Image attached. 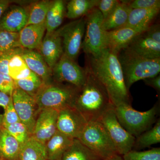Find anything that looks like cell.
<instances>
[{
	"mask_svg": "<svg viewBox=\"0 0 160 160\" xmlns=\"http://www.w3.org/2000/svg\"><path fill=\"white\" fill-rule=\"evenodd\" d=\"M131 9L127 1H120L111 14L103 20L102 25L103 30L111 31L126 26Z\"/></svg>",
	"mask_w": 160,
	"mask_h": 160,
	"instance_id": "21",
	"label": "cell"
},
{
	"mask_svg": "<svg viewBox=\"0 0 160 160\" xmlns=\"http://www.w3.org/2000/svg\"><path fill=\"white\" fill-rule=\"evenodd\" d=\"M98 0H71L66 7V17L71 19L86 16L97 7Z\"/></svg>",
	"mask_w": 160,
	"mask_h": 160,
	"instance_id": "26",
	"label": "cell"
},
{
	"mask_svg": "<svg viewBox=\"0 0 160 160\" xmlns=\"http://www.w3.org/2000/svg\"><path fill=\"white\" fill-rule=\"evenodd\" d=\"M12 102L20 121L32 136L36 121L39 113L35 99L16 86L12 95Z\"/></svg>",
	"mask_w": 160,
	"mask_h": 160,
	"instance_id": "11",
	"label": "cell"
},
{
	"mask_svg": "<svg viewBox=\"0 0 160 160\" xmlns=\"http://www.w3.org/2000/svg\"><path fill=\"white\" fill-rule=\"evenodd\" d=\"M14 82L16 87L34 98L44 85L42 80L32 71L27 78L14 81Z\"/></svg>",
	"mask_w": 160,
	"mask_h": 160,
	"instance_id": "31",
	"label": "cell"
},
{
	"mask_svg": "<svg viewBox=\"0 0 160 160\" xmlns=\"http://www.w3.org/2000/svg\"><path fill=\"white\" fill-rule=\"evenodd\" d=\"M18 122H21L15 109L11 96L3 118L2 127Z\"/></svg>",
	"mask_w": 160,
	"mask_h": 160,
	"instance_id": "38",
	"label": "cell"
},
{
	"mask_svg": "<svg viewBox=\"0 0 160 160\" xmlns=\"http://www.w3.org/2000/svg\"><path fill=\"white\" fill-rule=\"evenodd\" d=\"M19 160H48L46 145L31 136L27 142L21 145Z\"/></svg>",
	"mask_w": 160,
	"mask_h": 160,
	"instance_id": "24",
	"label": "cell"
},
{
	"mask_svg": "<svg viewBox=\"0 0 160 160\" xmlns=\"http://www.w3.org/2000/svg\"><path fill=\"white\" fill-rule=\"evenodd\" d=\"M61 160H102L78 139H74Z\"/></svg>",
	"mask_w": 160,
	"mask_h": 160,
	"instance_id": "27",
	"label": "cell"
},
{
	"mask_svg": "<svg viewBox=\"0 0 160 160\" xmlns=\"http://www.w3.org/2000/svg\"><path fill=\"white\" fill-rule=\"evenodd\" d=\"M80 89L72 85L62 83L44 85L36 96L39 111L45 109L59 110L75 107Z\"/></svg>",
	"mask_w": 160,
	"mask_h": 160,
	"instance_id": "4",
	"label": "cell"
},
{
	"mask_svg": "<svg viewBox=\"0 0 160 160\" xmlns=\"http://www.w3.org/2000/svg\"><path fill=\"white\" fill-rule=\"evenodd\" d=\"M106 160H123L122 157L120 155L117 154L112 156L111 157L107 159Z\"/></svg>",
	"mask_w": 160,
	"mask_h": 160,
	"instance_id": "44",
	"label": "cell"
},
{
	"mask_svg": "<svg viewBox=\"0 0 160 160\" xmlns=\"http://www.w3.org/2000/svg\"><path fill=\"white\" fill-rule=\"evenodd\" d=\"M87 73L86 68L80 67L64 53L52 69V78L57 82H66L80 89L85 85Z\"/></svg>",
	"mask_w": 160,
	"mask_h": 160,
	"instance_id": "10",
	"label": "cell"
},
{
	"mask_svg": "<svg viewBox=\"0 0 160 160\" xmlns=\"http://www.w3.org/2000/svg\"><path fill=\"white\" fill-rule=\"evenodd\" d=\"M132 9L160 8V0H133L127 1Z\"/></svg>",
	"mask_w": 160,
	"mask_h": 160,
	"instance_id": "36",
	"label": "cell"
},
{
	"mask_svg": "<svg viewBox=\"0 0 160 160\" xmlns=\"http://www.w3.org/2000/svg\"><path fill=\"white\" fill-rule=\"evenodd\" d=\"M38 49L39 53L52 70L64 54L62 41L57 31L46 33Z\"/></svg>",
	"mask_w": 160,
	"mask_h": 160,
	"instance_id": "15",
	"label": "cell"
},
{
	"mask_svg": "<svg viewBox=\"0 0 160 160\" xmlns=\"http://www.w3.org/2000/svg\"><path fill=\"white\" fill-rule=\"evenodd\" d=\"M11 97L0 91V128L2 127L3 118Z\"/></svg>",
	"mask_w": 160,
	"mask_h": 160,
	"instance_id": "40",
	"label": "cell"
},
{
	"mask_svg": "<svg viewBox=\"0 0 160 160\" xmlns=\"http://www.w3.org/2000/svg\"><path fill=\"white\" fill-rule=\"evenodd\" d=\"M144 32L128 26L109 31H105V45L107 49L118 54L127 48L138 36Z\"/></svg>",
	"mask_w": 160,
	"mask_h": 160,
	"instance_id": "14",
	"label": "cell"
},
{
	"mask_svg": "<svg viewBox=\"0 0 160 160\" xmlns=\"http://www.w3.org/2000/svg\"><path fill=\"white\" fill-rule=\"evenodd\" d=\"M146 35L153 41L160 43V27L159 24H152L145 32Z\"/></svg>",
	"mask_w": 160,
	"mask_h": 160,
	"instance_id": "41",
	"label": "cell"
},
{
	"mask_svg": "<svg viewBox=\"0 0 160 160\" xmlns=\"http://www.w3.org/2000/svg\"><path fill=\"white\" fill-rule=\"evenodd\" d=\"M124 160H160V148L146 151L131 150L122 156Z\"/></svg>",
	"mask_w": 160,
	"mask_h": 160,
	"instance_id": "33",
	"label": "cell"
},
{
	"mask_svg": "<svg viewBox=\"0 0 160 160\" xmlns=\"http://www.w3.org/2000/svg\"><path fill=\"white\" fill-rule=\"evenodd\" d=\"M20 55L25 61L29 69L42 80L44 85L51 84L52 70L49 68L39 52L33 50L23 49Z\"/></svg>",
	"mask_w": 160,
	"mask_h": 160,
	"instance_id": "16",
	"label": "cell"
},
{
	"mask_svg": "<svg viewBox=\"0 0 160 160\" xmlns=\"http://www.w3.org/2000/svg\"><path fill=\"white\" fill-rule=\"evenodd\" d=\"M51 3V1L47 0L34 3L30 8L29 13H28V22L26 26L44 22Z\"/></svg>",
	"mask_w": 160,
	"mask_h": 160,
	"instance_id": "30",
	"label": "cell"
},
{
	"mask_svg": "<svg viewBox=\"0 0 160 160\" xmlns=\"http://www.w3.org/2000/svg\"><path fill=\"white\" fill-rule=\"evenodd\" d=\"M88 122L75 107H68L58 111L57 129L72 139H78Z\"/></svg>",
	"mask_w": 160,
	"mask_h": 160,
	"instance_id": "12",
	"label": "cell"
},
{
	"mask_svg": "<svg viewBox=\"0 0 160 160\" xmlns=\"http://www.w3.org/2000/svg\"><path fill=\"white\" fill-rule=\"evenodd\" d=\"M2 53V52H0V54H1V53Z\"/></svg>",
	"mask_w": 160,
	"mask_h": 160,
	"instance_id": "45",
	"label": "cell"
},
{
	"mask_svg": "<svg viewBox=\"0 0 160 160\" xmlns=\"http://www.w3.org/2000/svg\"><path fill=\"white\" fill-rule=\"evenodd\" d=\"M86 24V17H84L57 30L62 38L64 54L74 61L82 48Z\"/></svg>",
	"mask_w": 160,
	"mask_h": 160,
	"instance_id": "9",
	"label": "cell"
},
{
	"mask_svg": "<svg viewBox=\"0 0 160 160\" xmlns=\"http://www.w3.org/2000/svg\"><path fill=\"white\" fill-rule=\"evenodd\" d=\"M114 109L120 124L137 138L151 128L156 122L159 108L158 105H155L147 111L141 112L132 108L131 104H124L114 107Z\"/></svg>",
	"mask_w": 160,
	"mask_h": 160,
	"instance_id": "5",
	"label": "cell"
},
{
	"mask_svg": "<svg viewBox=\"0 0 160 160\" xmlns=\"http://www.w3.org/2000/svg\"><path fill=\"white\" fill-rule=\"evenodd\" d=\"M118 0H98L97 8L102 13L103 20L109 16L119 3Z\"/></svg>",
	"mask_w": 160,
	"mask_h": 160,
	"instance_id": "35",
	"label": "cell"
},
{
	"mask_svg": "<svg viewBox=\"0 0 160 160\" xmlns=\"http://www.w3.org/2000/svg\"><path fill=\"white\" fill-rule=\"evenodd\" d=\"M15 88L14 81L9 74L0 72V91L11 96Z\"/></svg>",
	"mask_w": 160,
	"mask_h": 160,
	"instance_id": "37",
	"label": "cell"
},
{
	"mask_svg": "<svg viewBox=\"0 0 160 160\" xmlns=\"http://www.w3.org/2000/svg\"><path fill=\"white\" fill-rule=\"evenodd\" d=\"M2 127L17 140L21 145L27 142L32 136L28 128L22 122L6 125Z\"/></svg>",
	"mask_w": 160,
	"mask_h": 160,
	"instance_id": "34",
	"label": "cell"
},
{
	"mask_svg": "<svg viewBox=\"0 0 160 160\" xmlns=\"http://www.w3.org/2000/svg\"><path fill=\"white\" fill-rule=\"evenodd\" d=\"M23 48L12 49L9 51L2 52L0 54V72L8 74V65L9 61L15 54L19 53Z\"/></svg>",
	"mask_w": 160,
	"mask_h": 160,
	"instance_id": "39",
	"label": "cell"
},
{
	"mask_svg": "<svg viewBox=\"0 0 160 160\" xmlns=\"http://www.w3.org/2000/svg\"><path fill=\"white\" fill-rule=\"evenodd\" d=\"M114 107L108 110L99 121L102 124L121 156L132 150L136 138L130 134L119 122Z\"/></svg>",
	"mask_w": 160,
	"mask_h": 160,
	"instance_id": "8",
	"label": "cell"
},
{
	"mask_svg": "<svg viewBox=\"0 0 160 160\" xmlns=\"http://www.w3.org/2000/svg\"><path fill=\"white\" fill-rule=\"evenodd\" d=\"M0 160H3L2 159H0Z\"/></svg>",
	"mask_w": 160,
	"mask_h": 160,
	"instance_id": "46",
	"label": "cell"
},
{
	"mask_svg": "<svg viewBox=\"0 0 160 160\" xmlns=\"http://www.w3.org/2000/svg\"><path fill=\"white\" fill-rule=\"evenodd\" d=\"M11 2L8 0H0V20L4 12L10 6Z\"/></svg>",
	"mask_w": 160,
	"mask_h": 160,
	"instance_id": "43",
	"label": "cell"
},
{
	"mask_svg": "<svg viewBox=\"0 0 160 160\" xmlns=\"http://www.w3.org/2000/svg\"><path fill=\"white\" fill-rule=\"evenodd\" d=\"M21 144L3 127L0 128V159L18 160Z\"/></svg>",
	"mask_w": 160,
	"mask_h": 160,
	"instance_id": "23",
	"label": "cell"
},
{
	"mask_svg": "<svg viewBox=\"0 0 160 160\" xmlns=\"http://www.w3.org/2000/svg\"><path fill=\"white\" fill-rule=\"evenodd\" d=\"M118 57L125 85L129 91L136 82L159 74L160 58L151 59L142 57L128 48L120 51Z\"/></svg>",
	"mask_w": 160,
	"mask_h": 160,
	"instance_id": "3",
	"label": "cell"
},
{
	"mask_svg": "<svg viewBox=\"0 0 160 160\" xmlns=\"http://www.w3.org/2000/svg\"><path fill=\"white\" fill-rule=\"evenodd\" d=\"M46 31L45 21L41 24L26 26L19 32L21 47L29 50L38 49Z\"/></svg>",
	"mask_w": 160,
	"mask_h": 160,
	"instance_id": "18",
	"label": "cell"
},
{
	"mask_svg": "<svg viewBox=\"0 0 160 160\" xmlns=\"http://www.w3.org/2000/svg\"><path fill=\"white\" fill-rule=\"evenodd\" d=\"M73 140L57 130L45 145L48 160H61Z\"/></svg>",
	"mask_w": 160,
	"mask_h": 160,
	"instance_id": "22",
	"label": "cell"
},
{
	"mask_svg": "<svg viewBox=\"0 0 160 160\" xmlns=\"http://www.w3.org/2000/svg\"><path fill=\"white\" fill-rule=\"evenodd\" d=\"M86 29L82 48L86 55L95 56L106 49L103 18L97 7L86 16Z\"/></svg>",
	"mask_w": 160,
	"mask_h": 160,
	"instance_id": "7",
	"label": "cell"
},
{
	"mask_svg": "<svg viewBox=\"0 0 160 160\" xmlns=\"http://www.w3.org/2000/svg\"><path fill=\"white\" fill-rule=\"evenodd\" d=\"M66 13L64 1L55 0L51 2L45 20L46 33H52L57 30L62 23Z\"/></svg>",
	"mask_w": 160,
	"mask_h": 160,
	"instance_id": "25",
	"label": "cell"
},
{
	"mask_svg": "<svg viewBox=\"0 0 160 160\" xmlns=\"http://www.w3.org/2000/svg\"><path fill=\"white\" fill-rule=\"evenodd\" d=\"M160 8L131 9L126 26L145 32L159 13Z\"/></svg>",
	"mask_w": 160,
	"mask_h": 160,
	"instance_id": "20",
	"label": "cell"
},
{
	"mask_svg": "<svg viewBox=\"0 0 160 160\" xmlns=\"http://www.w3.org/2000/svg\"><path fill=\"white\" fill-rule=\"evenodd\" d=\"M87 56V67L104 86L113 106L130 104L118 54L106 48L96 55Z\"/></svg>",
	"mask_w": 160,
	"mask_h": 160,
	"instance_id": "1",
	"label": "cell"
},
{
	"mask_svg": "<svg viewBox=\"0 0 160 160\" xmlns=\"http://www.w3.org/2000/svg\"><path fill=\"white\" fill-rule=\"evenodd\" d=\"M160 142V120L158 119L153 127L136 138L133 148L135 150H140Z\"/></svg>",
	"mask_w": 160,
	"mask_h": 160,
	"instance_id": "28",
	"label": "cell"
},
{
	"mask_svg": "<svg viewBox=\"0 0 160 160\" xmlns=\"http://www.w3.org/2000/svg\"><path fill=\"white\" fill-rule=\"evenodd\" d=\"M28 14L22 6H10L0 20V30L19 32L26 26Z\"/></svg>",
	"mask_w": 160,
	"mask_h": 160,
	"instance_id": "17",
	"label": "cell"
},
{
	"mask_svg": "<svg viewBox=\"0 0 160 160\" xmlns=\"http://www.w3.org/2000/svg\"><path fill=\"white\" fill-rule=\"evenodd\" d=\"M58 111L54 109H45L40 111L32 136L39 142L46 145L58 130Z\"/></svg>",
	"mask_w": 160,
	"mask_h": 160,
	"instance_id": "13",
	"label": "cell"
},
{
	"mask_svg": "<svg viewBox=\"0 0 160 160\" xmlns=\"http://www.w3.org/2000/svg\"><path fill=\"white\" fill-rule=\"evenodd\" d=\"M87 78L80 89L75 107L87 122L99 121L105 112L114 106L104 86L86 66Z\"/></svg>",
	"mask_w": 160,
	"mask_h": 160,
	"instance_id": "2",
	"label": "cell"
},
{
	"mask_svg": "<svg viewBox=\"0 0 160 160\" xmlns=\"http://www.w3.org/2000/svg\"><path fill=\"white\" fill-rule=\"evenodd\" d=\"M21 52L13 55L8 65V74L14 81L27 78L31 72L20 55Z\"/></svg>",
	"mask_w": 160,
	"mask_h": 160,
	"instance_id": "29",
	"label": "cell"
},
{
	"mask_svg": "<svg viewBox=\"0 0 160 160\" xmlns=\"http://www.w3.org/2000/svg\"><path fill=\"white\" fill-rule=\"evenodd\" d=\"M146 85L154 88L158 92H160V75H158L154 77L149 78L143 80Z\"/></svg>",
	"mask_w": 160,
	"mask_h": 160,
	"instance_id": "42",
	"label": "cell"
},
{
	"mask_svg": "<svg viewBox=\"0 0 160 160\" xmlns=\"http://www.w3.org/2000/svg\"><path fill=\"white\" fill-rule=\"evenodd\" d=\"M22 48L20 44L19 32L0 30V52Z\"/></svg>",
	"mask_w": 160,
	"mask_h": 160,
	"instance_id": "32",
	"label": "cell"
},
{
	"mask_svg": "<svg viewBox=\"0 0 160 160\" xmlns=\"http://www.w3.org/2000/svg\"><path fill=\"white\" fill-rule=\"evenodd\" d=\"M127 48L146 58H160V43L152 39L145 32L138 36Z\"/></svg>",
	"mask_w": 160,
	"mask_h": 160,
	"instance_id": "19",
	"label": "cell"
},
{
	"mask_svg": "<svg viewBox=\"0 0 160 160\" xmlns=\"http://www.w3.org/2000/svg\"><path fill=\"white\" fill-rule=\"evenodd\" d=\"M102 160L118 154L114 144L99 121L88 122L78 139Z\"/></svg>",
	"mask_w": 160,
	"mask_h": 160,
	"instance_id": "6",
	"label": "cell"
}]
</instances>
